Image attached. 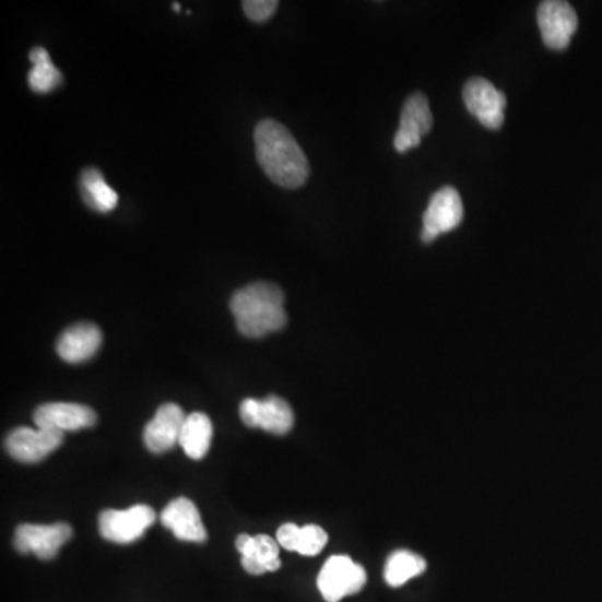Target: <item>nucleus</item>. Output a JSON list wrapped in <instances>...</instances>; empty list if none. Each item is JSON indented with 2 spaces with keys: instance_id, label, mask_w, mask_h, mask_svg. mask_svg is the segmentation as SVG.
<instances>
[{
  "instance_id": "nucleus-1",
  "label": "nucleus",
  "mask_w": 602,
  "mask_h": 602,
  "mask_svg": "<svg viewBox=\"0 0 602 602\" xmlns=\"http://www.w3.org/2000/svg\"><path fill=\"white\" fill-rule=\"evenodd\" d=\"M257 160L264 175L286 189H296L307 182L310 164L292 132L273 121H261L255 129Z\"/></svg>"
},
{
  "instance_id": "nucleus-2",
  "label": "nucleus",
  "mask_w": 602,
  "mask_h": 602,
  "mask_svg": "<svg viewBox=\"0 0 602 602\" xmlns=\"http://www.w3.org/2000/svg\"><path fill=\"white\" fill-rule=\"evenodd\" d=\"M233 315L241 335L263 339L286 327L285 295L280 286L268 282L251 283L232 296Z\"/></svg>"
},
{
  "instance_id": "nucleus-3",
  "label": "nucleus",
  "mask_w": 602,
  "mask_h": 602,
  "mask_svg": "<svg viewBox=\"0 0 602 602\" xmlns=\"http://www.w3.org/2000/svg\"><path fill=\"white\" fill-rule=\"evenodd\" d=\"M367 582V573L349 556H332L318 574V589L327 602H340L357 594Z\"/></svg>"
},
{
  "instance_id": "nucleus-4",
  "label": "nucleus",
  "mask_w": 602,
  "mask_h": 602,
  "mask_svg": "<svg viewBox=\"0 0 602 602\" xmlns=\"http://www.w3.org/2000/svg\"><path fill=\"white\" fill-rule=\"evenodd\" d=\"M156 521V514L150 506L131 507L128 510H104L99 516V531L106 541L116 544H131L143 538L144 532Z\"/></svg>"
},
{
  "instance_id": "nucleus-5",
  "label": "nucleus",
  "mask_w": 602,
  "mask_h": 602,
  "mask_svg": "<svg viewBox=\"0 0 602 602\" xmlns=\"http://www.w3.org/2000/svg\"><path fill=\"white\" fill-rule=\"evenodd\" d=\"M463 103L469 113L481 122L484 128H503L506 121V94L500 93L487 79L472 78L463 86Z\"/></svg>"
},
{
  "instance_id": "nucleus-6",
  "label": "nucleus",
  "mask_w": 602,
  "mask_h": 602,
  "mask_svg": "<svg viewBox=\"0 0 602 602\" xmlns=\"http://www.w3.org/2000/svg\"><path fill=\"white\" fill-rule=\"evenodd\" d=\"M239 417L246 427L261 428L275 435L288 434L295 424L292 406L276 396H270L267 400H243Z\"/></svg>"
},
{
  "instance_id": "nucleus-7",
  "label": "nucleus",
  "mask_w": 602,
  "mask_h": 602,
  "mask_svg": "<svg viewBox=\"0 0 602 602\" xmlns=\"http://www.w3.org/2000/svg\"><path fill=\"white\" fill-rule=\"evenodd\" d=\"M538 24L545 46L564 50L578 31L579 21L573 5L563 0H545L539 5Z\"/></svg>"
},
{
  "instance_id": "nucleus-8",
  "label": "nucleus",
  "mask_w": 602,
  "mask_h": 602,
  "mask_svg": "<svg viewBox=\"0 0 602 602\" xmlns=\"http://www.w3.org/2000/svg\"><path fill=\"white\" fill-rule=\"evenodd\" d=\"M64 442V432L52 428H15L5 440L9 456L24 463H37L59 449Z\"/></svg>"
},
{
  "instance_id": "nucleus-9",
  "label": "nucleus",
  "mask_w": 602,
  "mask_h": 602,
  "mask_svg": "<svg viewBox=\"0 0 602 602\" xmlns=\"http://www.w3.org/2000/svg\"><path fill=\"white\" fill-rule=\"evenodd\" d=\"M463 220V204L459 191L452 186L439 189L430 198L424 214L422 241L432 243L444 233L452 232Z\"/></svg>"
},
{
  "instance_id": "nucleus-10",
  "label": "nucleus",
  "mask_w": 602,
  "mask_h": 602,
  "mask_svg": "<svg viewBox=\"0 0 602 602\" xmlns=\"http://www.w3.org/2000/svg\"><path fill=\"white\" fill-rule=\"evenodd\" d=\"M72 538V528L64 522L52 526L22 524L15 531V550L22 554H36L49 560L58 556L62 545Z\"/></svg>"
},
{
  "instance_id": "nucleus-11",
  "label": "nucleus",
  "mask_w": 602,
  "mask_h": 602,
  "mask_svg": "<svg viewBox=\"0 0 602 602\" xmlns=\"http://www.w3.org/2000/svg\"><path fill=\"white\" fill-rule=\"evenodd\" d=\"M432 125H434V118H432L427 97L422 93L412 94L403 104L399 131L393 140L397 153L403 154L415 150L430 132Z\"/></svg>"
},
{
  "instance_id": "nucleus-12",
  "label": "nucleus",
  "mask_w": 602,
  "mask_h": 602,
  "mask_svg": "<svg viewBox=\"0 0 602 602\" xmlns=\"http://www.w3.org/2000/svg\"><path fill=\"white\" fill-rule=\"evenodd\" d=\"M186 415L176 403L160 406L153 421L144 428V446L153 453H163L178 446Z\"/></svg>"
},
{
  "instance_id": "nucleus-13",
  "label": "nucleus",
  "mask_w": 602,
  "mask_h": 602,
  "mask_svg": "<svg viewBox=\"0 0 602 602\" xmlns=\"http://www.w3.org/2000/svg\"><path fill=\"white\" fill-rule=\"evenodd\" d=\"M235 544L241 554L243 569L248 574L261 576L264 573H275L282 567L279 541L270 535L241 534Z\"/></svg>"
},
{
  "instance_id": "nucleus-14",
  "label": "nucleus",
  "mask_w": 602,
  "mask_h": 602,
  "mask_svg": "<svg viewBox=\"0 0 602 602\" xmlns=\"http://www.w3.org/2000/svg\"><path fill=\"white\" fill-rule=\"evenodd\" d=\"M97 417L94 410L79 403H46L34 412V424L40 428L71 432L93 427Z\"/></svg>"
},
{
  "instance_id": "nucleus-15",
  "label": "nucleus",
  "mask_w": 602,
  "mask_h": 602,
  "mask_svg": "<svg viewBox=\"0 0 602 602\" xmlns=\"http://www.w3.org/2000/svg\"><path fill=\"white\" fill-rule=\"evenodd\" d=\"M161 522L181 541H206L208 532L201 521L200 510L186 497H179L169 503L161 514Z\"/></svg>"
},
{
  "instance_id": "nucleus-16",
  "label": "nucleus",
  "mask_w": 602,
  "mask_h": 602,
  "mask_svg": "<svg viewBox=\"0 0 602 602\" xmlns=\"http://www.w3.org/2000/svg\"><path fill=\"white\" fill-rule=\"evenodd\" d=\"M103 343V333L93 323H75L58 340V355L68 364H82L96 355Z\"/></svg>"
},
{
  "instance_id": "nucleus-17",
  "label": "nucleus",
  "mask_w": 602,
  "mask_h": 602,
  "mask_svg": "<svg viewBox=\"0 0 602 602\" xmlns=\"http://www.w3.org/2000/svg\"><path fill=\"white\" fill-rule=\"evenodd\" d=\"M276 541L286 551L302 554V556H317L323 551L328 542L327 532L318 526H305L298 528L296 524H283L276 531Z\"/></svg>"
},
{
  "instance_id": "nucleus-18",
  "label": "nucleus",
  "mask_w": 602,
  "mask_h": 602,
  "mask_svg": "<svg viewBox=\"0 0 602 602\" xmlns=\"http://www.w3.org/2000/svg\"><path fill=\"white\" fill-rule=\"evenodd\" d=\"M211 439H213V424L208 415L194 412L186 417L181 437H179V446L182 447L189 459H203L210 450Z\"/></svg>"
},
{
  "instance_id": "nucleus-19",
  "label": "nucleus",
  "mask_w": 602,
  "mask_h": 602,
  "mask_svg": "<svg viewBox=\"0 0 602 602\" xmlns=\"http://www.w3.org/2000/svg\"><path fill=\"white\" fill-rule=\"evenodd\" d=\"M79 186H81L82 200L91 210L109 213L118 206V193L107 185L97 169H84L79 179Z\"/></svg>"
},
{
  "instance_id": "nucleus-20",
  "label": "nucleus",
  "mask_w": 602,
  "mask_h": 602,
  "mask_svg": "<svg viewBox=\"0 0 602 602\" xmlns=\"http://www.w3.org/2000/svg\"><path fill=\"white\" fill-rule=\"evenodd\" d=\"M29 59L33 62V69L29 72V86L34 93L47 94L61 84V71L52 64L49 52L44 47H34L31 50Z\"/></svg>"
},
{
  "instance_id": "nucleus-21",
  "label": "nucleus",
  "mask_w": 602,
  "mask_h": 602,
  "mask_svg": "<svg viewBox=\"0 0 602 602\" xmlns=\"http://www.w3.org/2000/svg\"><path fill=\"white\" fill-rule=\"evenodd\" d=\"M425 569H427V563H425L424 557L410 553V551H397L387 560V585L392 586V588H400V586L409 582L410 579L417 578V576L424 574Z\"/></svg>"
},
{
  "instance_id": "nucleus-22",
  "label": "nucleus",
  "mask_w": 602,
  "mask_h": 602,
  "mask_svg": "<svg viewBox=\"0 0 602 602\" xmlns=\"http://www.w3.org/2000/svg\"><path fill=\"white\" fill-rule=\"evenodd\" d=\"M279 9L276 0H246L243 11L253 22H267Z\"/></svg>"
},
{
  "instance_id": "nucleus-23",
  "label": "nucleus",
  "mask_w": 602,
  "mask_h": 602,
  "mask_svg": "<svg viewBox=\"0 0 602 602\" xmlns=\"http://www.w3.org/2000/svg\"><path fill=\"white\" fill-rule=\"evenodd\" d=\"M173 11H176V12L181 11V5L176 4V2H175V4H173Z\"/></svg>"
}]
</instances>
